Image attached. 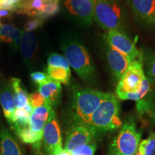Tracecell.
<instances>
[{
  "mask_svg": "<svg viewBox=\"0 0 155 155\" xmlns=\"http://www.w3.org/2000/svg\"><path fill=\"white\" fill-rule=\"evenodd\" d=\"M110 94L91 88L73 86L71 113L73 124L87 125L89 119L101 103Z\"/></svg>",
  "mask_w": 155,
  "mask_h": 155,
  "instance_id": "1",
  "label": "cell"
},
{
  "mask_svg": "<svg viewBox=\"0 0 155 155\" xmlns=\"http://www.w3.org/2000/svg\"><path fill=\"white\" fill-rule=\"evenodd\" d=\"M62 50L70 66L81 80L87 83L96 80L94 63L84 45L75 39H67L63 42Z\"/></svg>",
  "mask_w": 155,
  "mask_h": 155,
  "instance_id": "2",
  "label": "cell"
},
{
  "mask_svg": "<svg viewBox=\"0 0 155 155\" xmlns=\"http://www.w3.org/2000/svg\"><path fill=\"white\" fill-rule=\"evenodd\" d=\"M119 110L120 105L117 97L111 94L101 103L89 119L87 126L91 128L97 134L115 131L122 124Z\"/></svg>",
  "mask_w": 155,
  "mask_h": 155,
  "instance_id": "3",
  "label": "cell"
},
{
  "mask_svg": "<svg viewBox=\"0 0 155 155\" xmlns=\"http://www.w3.org/2000/svg\"><path fill=\"white\" fill-rule=\"evenodd\" d=\"M94 19L106 32L123 31L124 10L117 0H96Z\"/></svg>",
  "mask_w": 155,
  "mask_h": 155,
  "instance_id": "4",
  "label": "cell"
},
{
  "mask_svg": "<svg viewBox=\"0 0 155 155\" xmlns=\"http://www.w3.org/2000/svg\"><path fill=\"white\" fill-rule=\"evenodd\" d=\"M141 134L137 131L136 124L130 120L122 126L121 130L114 139L110 152L123 155H134L139 145Z\"/></svg>",
  "mask_w": 155,
  "mask_h": 155,
  "instance_id": "5",
  "label": "cell"
},
{
  "mask_svg": "<svg viewBox=\"0 0 155 155\" xmlns=\"http://www.w3.org/2000/svg\"><path fill=\"white\" fill-rule=\"evenodd\" d=\"M143 59L135 60L123 73L116 86V94L136 93L140 90L143 81L146 78L143 69Z\"/></svg>",
  "mask_w": 155,
  "mask_h": 155,
  "instance_id": "6",
  "label": "cell"
},
{
  "mask_svg": "<svg viewBox=\"0 0 155 155\" xmlns=\"http://www.w3.org/2000/svg\"><path fill=\"white\" fill-rule=\"evenodd\" d=\"M42 139L46 155H55L63 150L61 127L53 108L45 125Z\"/></svg>",
  "mask_w": 155,
  "mask_h": 155,
  "instance_id": "7",
  "label": "cell"
},
{
  "mask_svg": "<svg viewBox=\"0 0 155 155\" xmlns=\"http://www.w3.org/2000/svg\"><path fill=\"white\" fill-rule=\"evenodd\" d=\"M108 46L129 58L131 61L143 59L134 42L123 31L110 30L104 35Z\"/></svg>",
  "mask_w": 155,
  "mask_h": 155,
  "instance_id": "8",
  "label": "cell"
},
{
  "mask_svg": "<svg viewBox=\"0 0 155 155\" xmlns=\"http://www.w3.org/2000/svg\"><path fill=\"white\" fill-rule=\"evenodd\" d=\"M97 134L88 126L73 124L68 131L65 142V150L72 152L81 145L93 143Z\"/></svg>",
  "mask_w": 155,
  "mask_h": 155,
  "instance_id": "9",
  "label": "cell"
},
{
  "mask_svg": "<svg viewBox=\"0 0 155 155\" xmlns=\"http://www.w3.org/2000/svg\"><path fill=\"white\" fill-rule=\"evenodd\" d=\"M47 72L52 80L60 83L68 84L71 81V66L65 56L59 53H52L48 57Z\"/></svg>",
  "mask_w": 155,
  "mask_h": 155,
  "instance_id": "10",
  "label": "cell"
},
{
  "mask_svg": "<svg viewBox=\"0 0 155 155\" xmlns=\"http://www.w3.org/2000/svg\"><path fill=\"white\" fill-rule=\"evenodd\" d=\"M95 3L96 0H65V7L82 24L89 25L94 21Z\"/></svg>",
  "mask_w": 155,
  "mask_h": 155,
  "instance_id": "11",
  "label": "cell"
},
{
  "mask_svg": "<svg viewBox=\"0 0 155 155\" xmlns=\"http://www.w3.org/2000/svg\"><path fill=\"white\" fill-rule=\"evenodd\" d=\"M137 20L147 26H155V0H128Z\"/></svg>",
  "mask_w": 155,
  "mask_h": 155,
  "instance_id": "12",
  "label": "cell"
},
{
  "mask_svg": "<svg viewBox=\"0 0 155 155\" xmlns=\"http://www.w3.org/2000/svg\"><path fill=\"white\" fill-rule=\"evenodd\" d=\"M106 59L112 77L116 82L119 81L120 78L129 66L131 61H133L110 46L106 50Z\"/></svg>",
  "mask_w": 155,
  "mask_h": 155,
  "instance_id": "13",
  "label": "cell"
},
{
  "mask_svg": "<svg viewBox=\"0 0 155 155\" xmlns=\"http://www.w3.org/2000/svg\"><path fill=\"white\" fill-rule=\"evenodd\" d=\"M0 155H26L21 145L5 127H0Z\"/></svg>",
  "mask_w": 155,
  "mask_h": 155,
  "instance_id": "14",
  "label": "cell"
},
{
  "mask_svg": "<svg viewBox=\"0 0 155 155\" xmlns=\"http://www.w3.org/2000/svg\"><path fill=\"white\" fill-rule=\"evenodd\" d=\"M38 91L52 107H55L61 103L62 86L59 82L50 78L47 82L39 86Z\"/></svg>",
  "mask_w": 155,
  "mask_h": 155,
  "instance_id": "15",
  "label": "cell"
},
{
  "mask_svg": "<svg viewBox=\"0 0 155 155\" xmlns=\"http://www.w3.org/2000/svg\"><path fill=\"white\" fill-rule=\"evenodd\" d=\"M19 48L23 61L28 68H31L38 48V40L35 35L33 32L24 31Z\"/></svg>",
  "mask_w": 155,
  "mask_h": 155,
  "instance_id": "16",
  "label": "cell"
},
{
  "mask_svg": "<svg viewBox=\"0 0 155 155\" xmlns=\"http://www.w3.org/2000/svg\"><path fill=\"white\" fill-rule=\"evenodd\" d=\"M53 107L47 102L40 107L35 108L31 114L29 127L32 131L43 134V129L47 123Z\"/></svg>",
  "mask_w": 155,
  "mask_h": 155,
  "instance_id": "17",
  "label": "cell"
},
{
  "mask_svg": "<svg viewBox=\"0 0 155 155\" xmlns=\"http://www.w3.org/2000/svg\"><path fill=\"white\" fill-rule=\"evenodd\" d=\"M0 104L2 108L4 115L10 125L16 111V106L12 88L10 85L7 83H4L0 87Z\"/></svg>",
  "mask_w": 155,
  "mask_h": 155,
  "instance_id": "18",
  "label": "cell"
},
{
  "mask_svg": "<svg viewBox=\"0 0 155 155\" xmlns=\"http://www.w3.org/2000/svg\"><path fill=\"white\" fill-rule=\"evenodd\" d=\"M47 0H24L16 12L28 16L40 18L46 6Z\"/></svg>",
  "mask_w": 155,
  "mask_h": 155,
  "instance_id": "19",
  "label": "cell"
},
{
  "mask_svg": "<svg viewBox=\"0 0 155 155\" xmlns=\"http://www.w3.org/2000/svg\"><path fill=\"white\" fill-rule=\"evenodd\" d=\"M11 86L13 91L16 109L23 108L28 106L30 104L29 94L20 79L12 78L11 79Z\"/></svg>",
  "mask_w": 155,
  "mask_h": 155,
  "instance_id": "20",
  "label": "cell"
},
{
  "mask_svg": "<svg viewBox=\"0 0 155 155\" xmlns=\"http://www.w3.org/2000/svg\"><path fill=\"white\" fill-rule=\"evenodd\" d=\"M33 109L34 108L30 105V104H29L25 108L16 109L12 122L10 124V127L12 128L13 130L15 131L21 128L29 126L30 118Z\"/></svg>",
  "mask_w": 155,
  "mask_h": 155,
  "instance_id": "21",
  "label": "cell"
},
{
  "mask_svg": "<svg viewBox=\"0 0 155 155\" xmlns=\"http://www.w3.org/2000/svg\"><path fill=\"white\" fill-rule=\"evenodd\" d=\"M15 133L25 144H32L36 149L40 147L43 134L35 132L29 126L19 129L18 130L15 131Z\"/></svg>",
  "mask_w": 155,
  "mask_h": 155,
  "instance_id": "22",
  "label": "cell"
},
{
  "mask_svg": "<svg viewBox=\"0 0 155 155\" xmlns=\"http://www.w3.org/2000/svg\"><path fill=\"white\" fill-rule=\"evenodd\" d=\"M151 87L152 86L150 81L146 77L143 81L142 85L139 91L136 93H121V94H117L116 96L121 100H132L139 101L149 94L151 90Z\"/></svg>",
  "mask_w": 155,
  "mask_h": 155,
  "instance_id": "23",
  "label": "cell"
},
{
  "mask_svg": "<svg viewBox=\"0 0 155 155\" xmlns=\"http://www.w3.org/2000/svg\"><path fill=\"white\" fill-rule=\"evenodd\" d=\"M138 151L142 155H154L155 152V133H152L148 139L139 143Z\"/></svg>",
  "mask_w": 155,
  "mask_h": 155,
  "instance_id": "24",
  "label": "cell"
},
{
  "mask_svg": "<svg viewBox=\"0 0 155 155\" xmlns=\"http://www.w3.org/2000/svg\"><path fill=\"white\" fill-rule=\"evenodd\" d=\"M146 77L151 86L155 88V53L147 55L146 58Z\"/></svg>",
  "mask_w": 155,
  "mask_h": 155,
  "instance_id": "25",
  "label": "cell"
},
{
  "mask_svg": "<svg viewBox=\"0 0 155 155\" xmlns=\"http://www.w3.org/2000/svg\"><path fill=\"white\" fill-rule=\"evenodd\" d=\"M60 10V5L58 0H47L46 6L40 18L45 19L57 15Z\"/></svg>",
  "mask_w": 155,
  "mask_h": 155,
  "instance_id": "26",
  "label": "cell"
},
{
  "mask_svg": "<svg viewBox=\"0 0 155 155\" xmlns=\"http://www.w3.org/2000/svg\"><path fill=\"white\" fill-rule=\"evenodd\" d=\"M15 28L13 24H2L0 22V41L10 44L13 30Z\"/></svg>",
  "mask_w": 155,
  "mask_h": 155,
  "instance_id": "27",
  "label": "cell"
},
{
  "mask_svg": "<svg viewBox=\"0 0 155 155\" xmlns=\"http://www.w3.org/2000/svg\"><path fill=\"white\" fill-rule=\"evenodd\" d=\"M96 150V145L94 143L81 145L71 152V155H94Z\"/></svg>",
  "mask_w": 155,
  "mask_h": 155,
  "instance_id": "28",
  "label": "cell"
},
{
  "mask_svg": "<svg viewBox=\"0 0 155 155\" xmlns=\"http://www.w3.org/2000/svg\"><path fill=\"white\" fill-rule=\"evenodd\" d=\"M23 33H24V31L20 30V29H19L18 28H17V27L15 28V30H13L10 45L12 47V50H14V51H17V50L19 49V48L20 47Z\"/></svg>",
  "mask_w": 155,
  "mask_h": 155,
  "instance_id": "29",
  "label": "cell"
},
{
  "mask_svg": "<svg viewBox=\"0 0 155 155\" xmlns=\"http://www.w3.org/2000/svg\"><path fill=\"white\" fill-rule=\"evenodd\" d=\"M24 0H0V10L14 12Z\"/></svg>",
  "mask_w": 155,
  "mask_h": 155,
  "instance_id": "30",
  "label": "cell"
},
{
  "mask_svg": "<svg viewBox=\"0 0 155 155\" xmlns=\"http://www.w3.org/2000/svg\"><path fill=\"white\" fill-rule=\"evenodd\" d=\"M29 100H30V105L32 106L33 108L40 107V106L44 105L46 103L45 99L39 93L38 91L29 94Z\"/></svg>",
  "mask_w": 155,
  "mask_h": 155,
  "instance_id": "31",
  "label": "cell"
},
{
  "mask_svg": "<svg viewBox=\"0 0 155 155\" xmlns=\"http://www.w3.org/2000/svg\"><path fill=\"white\" fill-rule=\"evenodd\" d=\"M30 79L35 84L40 86L49 81L50 78L48 73L40 72V71H35L30 74Z\"/></svg>",
  "mask_w": 155,
  "mask_h": 155,
  "instance_id": "32",
  "label": "cell"
},
{
  "mask_svg": "<svg viewBox=\"0 0 155 155\" xmlns=\"http://www.w3.org/2000/svg\"><path fill=\"white\" fill-rule=\"evenodd\" d=\"M44 22V19L42 18H35L28 21L24 26L25 32H31L37 30L42 26Z\"/></svg>",
  "mask_w": 155,
  "mask_h": 155,
  "instance_id": "33",
  "label": "cell"
},
{
  "mask_svg": "<svg viewBox=\"0 0 155 155\" xmlns=\"http://www.w3.org/2000/svg\"><path fill=\"white\" fill-rule=\"evenodd\" d=\"M55 155H71V152L64 149V150H62L61 152H60L59 153H58V154H56Z\"/></svg>",
  "mask_w": 155,
  "mask_h": 155,
  "instance_id": "34",
  "label": "cell"
},
{
  "mask_svg": "<svg viewBox=\"0 0 155 155\" xmlns=\"http://www.w3.org/2000/svg\"><path fill=\"white\" fill-rule=\"evenodd\" d=\"M108 155H123L121 154H119V153L117 152H110V154Z\"/></svg>",
  "mask_w": 155,
  "mask_h": 155,
  "instance_id": "35",
  "label": "cell"
},
{
  "mask_svg": "<svg viewBox=\"0 0 155 155\" xmlns=\"http://www.w3.org/2000/svg\"><path fill=\"white\" fill-rule=\"evenodd\" d=\"M134 155H142V154H141V153L139 152V151H137V152H136V153H135V154H134Z\"/></svg>",
  "mask_w": 155,
  "mask_h": 155,
  "instance_id": "36",
  "label": "cell"
},
{
  "mask_svg": "<svg viewBox=\"0 0 155 155\" xmlns=\"http://www.w3.org/2000/svg\"><path fill=\"white\" fill-rule=\"evenodd\" d=\"M58 1H60V0H58Z\"/></svg>",
  "mask_w": 155,
  "mask_h": 155,
  "instance_id": "37",
  "label": "cell"
}]
</instances>
